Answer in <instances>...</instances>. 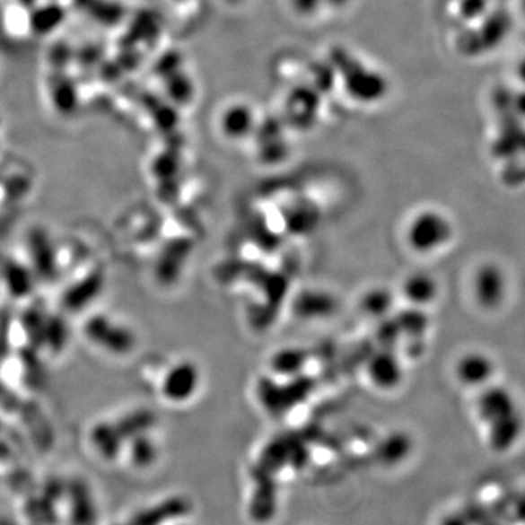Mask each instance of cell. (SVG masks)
I'll return each instance as SVG.
<instances>
[{"mask_svg": "<svg viewBox=\"0 0 525 525\" xmlns=\"http://www.w3.org/2000/svg\"><path fill=\"white\" fill-rule=\"evenodd\" d=\"M454 223L440 209L417 210L405 226L407 249L419 256L440 253L454 238Z\"/></svg>", "mask_w": 525, "mask_h": 525, "instance_id": "6da1fadb", "label": "cell"}, {"mask_svg": "<svg viewBox=\"0 0 525 525\" xmlns=\"http://www.w3.org/2000/svg\"><path fill=\"white\" fill-rule=\"evenodd\" d=\"M471 295L483 311H496L510 295V279L503 267L494 261H485L471 276Z\"/></svg>", "mask_w": 525, "mask_h": 525, "instance_id": "7a4b0ae2", "label": "cell"}, {"mask_svg": "<svg viewBox=\"0 0 525 525\" xmlns=\"http://www.w3.org/2000/svg\"><path fill=\"white\" fill-rule=\"evenodd\" d=\"M478 419L485 426L496 420L505 419L513 413L521 412L517 397L503 385L490 384L480 389L477 397Z\"/></svg>", "mask_w": 525, "mask_h": 525, "instance_id": "3957f363", "label": "cell"}, {"mask_svg": "<svg viewBox=\"0 0 525 525\" xmlns=\"http://www.w3.org/2000/svg\"><path fill=\"white\" fill-rule=\"evenodd\" d=\"M455 377L459 384L470 389H482L494 384L496 363L494 358L482 350H468L455 362Z\"/></svg>", "mask_w": 525, "mask_h": 525, "instance_id": "277c9868", "label": "cell"}, {"mask_svg": "<svg viewBox=\"0 0 525 525\" xmlns=\"http://www.w3.org/2000/svg\"><path fill=\"white\" fill-rule=\"evenodd\" d=\"M366 377L375 389L393 391L400 387L405 378L403 362L393 349L385 347L368 361Z\"/></svg>", "mask_w": 525, "mask_h": 525, "instance_id": "5b68a950", "label": "cell"}, {"mask_svg": "<svg viewBox=\"0 0 525 525\" xmlns=\"http://www.w3.org/2000/svg\"><path fill=\"white\" fill-rule=\"evenodd\" d=\"M400 291L408 307L424 310L440 298V282L432 273L417 270L403 279Z\"/></svg>", "mask_w": 525, "mask_h": 525, "instance_id": "8992f818", "label": "cell"}, {"mask_svg": "<svg viewBox=\"0 0 525 525\" xmlns=\"http://www.w3.org/2000/svg\"><path fill=\"white\" fill-rule=\"evenodd\" d=\"M524 432L525 417L521 410V412L513 413L505 419L496 420L494 424H487V443L494 452L505 454L517 447V443L524 436Z\"/></svg>", "mask_w": 525, "mask_h": 525, "instance_id": "52a82bcc", "label": "cell"}, {"mask_svg": "<svg viewBox=\"0 0 525 525\" xmlns=\"http://www.w3.org/2000/svg\"><path fill=\"white\" fill-rule=\"evenodd\" d=\"M200 372L191 362H181L172 366L163 380L162 391L168 400L186 401L197 391Z\"/></svg>", "mask_w": 525, "mask_h": 525, "instance_id": "ba28073f", "label": "cell"}, {"mask_svg": "<svg viewBox=\"0 0 525 525\" xmlns=\"http://www.w3.org/2000/svg\"><path fill=\"white\" fill-rule=\"evenodd\" d=\"M88 335L114 352H126L132 346V336L104 319H92L88 324Z\"/></svg>", "mask_w": 525, "mask_h": 525, "instance_id": "9c48e42d", "label": "cell"}, {"mask_svg": "<svg viewBox=\"0 0 525 525\" xmlns=\"http://www.w3.org/2000/svg\"><path fill=\"white\" fill-rule=\"evenodd\" d=\"M393 307V296L384 289H373L366 292L362 300V308L371 317H387Z\"/></svg>", "mask_w": 525, "mask_h": 525, "instance_id": "30bf717a", "label": "cell"}, {"mask_svg": "<svg viewBox=\"0 0 525 525\" xmlns=\"http://www.w3.org/2000/svg\"><path fill=\"white\" fill-rule=\"evenodd\" d=\"M441 525H470V522H468V520H467L466 517H463L461 513H454V515L443 518Z\"/></svg>", "mask_w": 525, "mask_h": 525, "instance_id": "8fae6325", "label": "cell"}, {"mask_svg": "<svg viewBox=\"0 0 525 525\" xmlns=\"http://www.w3.org/2000/svg\"><path fill=\"white\" fill-rule=\"evenodd\" d=\"M517 515L518 517H521L522 520L525 521V492L522 494L521 499L518 501L517 503Z\"/></svg>", "mask_w": 525, "mask_h": 525, "instance_id": "7c38bea8", "label": "cell"}]
</instances>
